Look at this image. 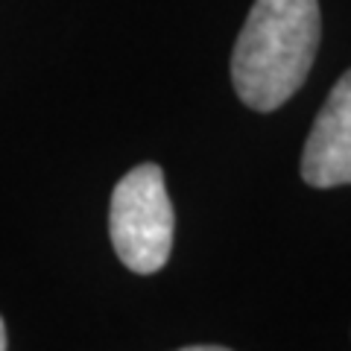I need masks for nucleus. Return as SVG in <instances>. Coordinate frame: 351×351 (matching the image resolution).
<instances>
[{
    "mask_svg": "<svg viewBox=\"0 0 351 351\" xmlns=\"http://www.w3.org/2000/svg\"><path fill=\"white\" fill-rule=\"evenodd\" d=\"M322 36L319 0H255L232 53V82L243 106L276 112L313 68Z\"/></svg>",
    "mask_w": 351,
    "mask_h": 351,
    "instance_id": "f257e3e1",
    "label": "nucleus"
},
{
    "mask_svg": "<svg viewBox=\"0 0 351 351\" xmlns=\"http://www.w3.org/2000/svg\"><path fill=\"white\" fill-rule=\"evenodd\" d=\"M173 205L158 164H138L117 182L108 208V234L123 267L152 276L167 267L173 249Z\"/></svg>",
    "mask_w": 351,
    "mask_h": 351,
    "instance_id": "f03ea898",
    "label": "nucleus"
},
{
    "mask_svg": "<svg viewBox=\"0 0 351 351\" xmlns=\"http://www.w3.org/2000/svg\"><path fill=\"white\" fill-rule=\"evenodd\" d=\"M302 179L319 191L351 184V71L339 76L313 120L302 152Z\"/></svg>",
    "mask_w": 351,
    "mask_h": 351,
    "instance_id": "7ed1b4c3",
    "label": "nucleus"
},
{
    "mask_svg": "<svg viewBox=\"0 0 351 351\" xmlns=\"http://www.w3.org/2000/svg\"><path fill=\"white\" fill-rule=\"evenodd\" d=\"M223 346H188L184 351H219Z\"/></svg>",
    "mask_w": 351,
    "mask_h": 351,
    "instance_id": "20e7f679",
    "label": "nucleus"
},
{
    "mask_svg": "<svg viewBox=\"0 0 351 351\" xmlns=\"http://www.w3.org/2000/svg\"><path fill=\"white\" fill-rule=\"evenodd\" d=\"M6 348V325H3V319H0V351Z\"/></svg>",
    "mask_w": 351,
    "mask_h": 351,
    "instance_id": "39448f33",
    "label": "nucleus"
}]
</instances>
